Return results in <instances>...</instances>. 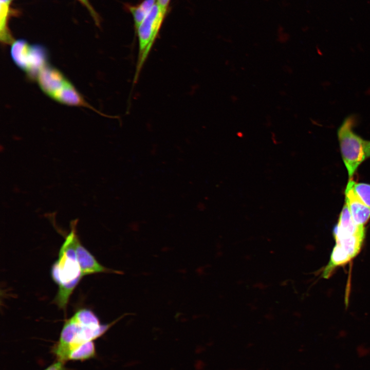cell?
I'll use <instances>...</instances> for the list:
<instances>
[{
	"label": "cell",
	"mask_w": 370,
	"mask_h": 370,
	"mask_svg": "<svg viewBox=\"0 0 370 370\" xmlns=\"http://www.w3.org/2000/svg\"><path fill=\"white\" fill-rule=\"evenodd\" d=\"M364 151L366 158L370 157V141L364 140Z\"/></svg>",
	"instance_id": "19"
},
{
	"label": "cell",
	"mask_w": 370,
	"mask_h": 370,
	"mask_svg": "<svg viewBox=\"0 0 370 370\" xmlns=\"http://www.w3.org/2000/svg\"><path fill=\"white\" fill-rule=\"evenodd\" d=\"M13 0H0V40L5 45L14 41L8 27L10 5Z\"/></svg>",
	"instance_id": "10"
},
{
	"label": "cell",
	"mask_w": 370,
	"mask_h": 370,
	"mask_svg": "<svg viewBox=\"0 0 370 370\" xmlns=\"http://www.w3.org/2000/svg\"><path fill=\"white\" fill-rule=\"evenodd\" d=\"M96 355L94 341L86 342L76 348L69 355L68 360L83 361L94 358Z\"/></svg>",
	"instance_id": "12"
},
{
	"label": "cell",
	"mask_w": 370,
	"mask_h": 370,
	"mask_svg": "<svg viewBox=\"0 0 370 370\" xmlns=\"http://www.w3.org/2000/svg\"><path fill=\"white\" fill-rule=\"evenodd\" d=\"M354 189L361 200L370 208V184L354 181Z\"/></svg>",
	"instance_id": "14"
},
{
	"label": "cell",
	"mask_w": 370,
	"mask_h": 370,
	"mask_svg": "<svg viewBox=\"0 0 370 370\" xmlns=\"http://www.w3.org/2000/svg\"><path fill=\"white\" fill-rule=\"evenodd\" d=\"M230 100L233 103H235L238 100V97L236 95H231L230 97Z\"/></svg>",
	"instance_id": "21"
},
{
	"label": "cell",
	"mask_w": 370,
	"mask_h": 370,
	"mask_svg": "<svg viewBox=\"0 0 370 370\" xmlns=\"http://www.w3.org/2000/svg\"><path fill=\"white\" fill-rule=\"evenodd\" d=\"M157 4V0H143L136 5H129L127 7L132 15L135 30L147 16Z\"/></svg>",
	"instance_id": "11"
},
{
	"label": "cell",
	"mask_w": 370,
	"mask_h": 370,
	"mask_svg": "<svg viewBox=\"0 0 370 370\" xmlns=\"http://www.w3.org/2000/svg\"><path fill=\"white\" fill-rule=\"evenodd\" d=\"M68 80L60 70L49 64L40 71L35 80L42 91L50 98Z\"/></svg>",
	"instance_id": "7"
},
{
	"label": "cell",
	"mask_w": 370,
	"mask_h": 370,
	"mask_svg": "<svg viewBox=\"0 0 370 370\" xmlns=\"http://www.w3.org/2000/svg\"><path fill=\"white\" fill-rule=\"evenodd\" d=\"M280 95L282 96H285L286 95V92L284 90H281L280 91Z\"/></svg>",
	"instance_id": "24"
},
{
	"label": "cell",
	"mask_w": 370,
	"mask_h": 370,
	"mask_svg": "<svg viewBox=\"0 0 370 370\" xmlns=\"http://www.w3.org/2000/svg\"><path fill=\"white\" fill-rule=\"evenodd\" d=\"M44 370H67L64 365V363L60 361H57L48 366Z\"/></svg>",
	"instance_id": "18"
},
{
	"label": "cell",
	"mask_w": 370,
	"mask_h": 370,
	"mask_svg": "<svg viewBox=\"0 0 370 370\" xmlns=\"http://www.w3.org/2000/svg\"><path fill=\"white\" fill-rule=\"evenodd\" d=\"M75 249L82 276L101 272L120 273L107 268L96 260L95 257L81 244L78 236L75 240Z\"/></svg>",
	"instance_id": "9"
},
{
	"label": "cell",
	"mask_w": 370,
	"mask_h": 370,
	"mask_svg": "<svg viewBox=\"0 0 370 370\" xmlns=\"http://www.w3.org/2000/svg\"><path fill=\"white\" fill-rule=\"evenodd\" d=\"M73 317L78 322L90 327H99L102 325L96 314L88 309H81Z\"/></svg>",
	"instance_id": "13"
},
{
	"label": "cell",
	"mask_w": 370,
	"mask_h": 370,
	"mask_svg": "<svg viewBox=\"0 0 370 370\" xmlns=\"http://www.w3.org/2000/svg\"><path fill=\"white\" fill-rule=\"evenodd\" d=\"M356 120L355 115L347 116L337 130L342 158L350 178L366 158L364 140L353 130Z\"/></svg>",
	"instance_id": "3"
},
{
	"label": "cell",
	"mask_w": 370,
	"mask_h": 370,
	"mask_svg": "<svg viewBox=\"0 0 370 370\" xmlns=\"http://www.w3.org/2000/svg\"><path fill=\"white\" fill-rule=\"evenodd\" d=\"M237 136L238 137L242 138V137L244 136V134H243V133L242 132H238L237 133Z\"/></svg>",
	"instance_id": "23"
},
{
	"label": "cell",
	"mask_w": 370,
	"mask_h": 370,
	"mask_svg": "<svg viewBox=\"0 0 370 370\" xmlns=\"http://www.w3.org/2000/svg\"><path fill=\"white\" fill-rule=\"evenodd\" d=\"M225 63L226 64V65H228L229 64V61L228 60H226Z\"/></svg>",
	"instance_id": "25"
},
{
	"label": "cell",
	"mask_w": 370,
	"mask_h": 370,
	"mask_svg": "<svg viewBox=\"0 0 370 370\" xmlns=\"http://www.w3.org/2000/svg\"><path fill=\"white\" fill-rule=\"evenodd\" d=\"M283 70L285 72H287V73H289V74H291V73H292V68H291V67H290L289 65H285L283 66Z\"/></svg>",
	"instance_id": "20"
},
{
	"label": "cell",
	"mask_w": 370,
	"mask_h": 370,
	"mask_svg": "<svg viewBox=\"0 0 370 370\" xmlns=\"http://www.w3.org/2000/svg\"><path fill=\"white\" fill-rule=\"evenodd\" d=\"M271 139H272L273 142L274 143L276 144L277 143V139H276V137L275 134L274 132H271Z\"/></svg>",
	"instance_id": "22"
},
{
	"label": "cell",
	"mask_w": 370,
	"mask_h": 370,
	"mask_svg": "<svg viewBox=\"0 0 370 370\" xmlns=\"http://www.w3.org/2000/svg\"><path fill=\"white\" fill-rule=\"evenodd\" d=\"M115 321L92 327L78 322L72 316L65 321L59 339L52 349L58 361H68L69 354L79 346L102 336Z\"/></svg>",
	"instance_id": "2"
},
{
	"label": "cell",
	"mask_w": 370,
	"mask_h": 370,
	"mask_svg": "<svg viewBox=\"0 0 370 370\" xmlns=\"http://www.w3.org/2000/svg\"><path fill=\"white\" fill-rule=\"evenodd\" d=\"M354 181L349 180L345 191L347 204L355 223L364 226L370 218V208L358 197L354 189Z\"/></svg>",
	"instance_id": "8"
},
{
	"label": "cell",
	"mask_w": 370,
	"mask_h": 370,
	"mask_svg": "<svg viewBox=\"0 0 370 370\" xmlns=\"http://www.w3.org/2000/svg\"><path fill=\"white\" fill-rule=\"evenodd\" d=\"M10 55L15 65L32 81L35 80L40 71L49 64V54L44 47L30 44L24 40H14L11 45Z\"/></svg>",
	"instance_id": "5"
},
{
	"label": "cell",
	"mask_w": 370,
	"mask_h": 370,
	"mask_svg": "<svg viewBox=\"0 0 370 370\" xmlns=\"http://www.w3.org/2000/svg\"><path fill=\"white\" fill-rule=\"evenodd\" d=\"M333 235L336 240L328 264L326 266L323 275L327 278L337 267L349 262L354 258L361 250L365 232L355 234L340 231L335 228Z\"/></svg>",
	"instance_id": "6"
},
{
	"label": "cell",
	"mask_w": 370,
	"mask_h": 370,
	"mask_svg": "<svg viewBox=\"0 0 370 370\" xmlns=\"http://www.w3.org/2000/svg\"><path fill=\"white\" fill-rule=\"evenodd\" d=\"M78 1H79L82 4H83L87 9V10L90 13V14L94 17L95 20H96V23L98 22H99L98 16H97V13L94 10L93 7L91 6L89 1L88 0H78Z\"/></svg>",
	"instance_id": "15"
},
{
	"label": "cell",
	"mask_w": 370,
	"mask_h": 370,
	"mask_svg": "<svg viewBox=\"0 0 370 370\" xmlns=\"http://www.w3.org/2000/svg\"><path fill=\"white\" fill-rule=\"evenodd\" d=\"M166 15L157 4L136 29L138 40V52L133 83L136 84L156 40Z\"/></svg>",
	"instance_id": "4"
},
{
	"label": "cell",
	"mask_w": 370,
	"mask_h": 370,
	"mask_svg": "<svg viewBox=\"0 0 370 370\" xmlns=\"http://www.w3.org/2000/svg\"><path fill=\"white\" fill-rule=\"evenodd\" d=\"M356 354L359 357L363 358L370 355V348L364 346H358L356 349Z\"/></svg>",
	"instance_id": "17"
},
{
	"label": "cell",
	"mask_w": 370,
	"mask_h": 370,
	"mask_svg": "<svg viewBox=\"0 0 370 370\" xmlns=\"http://www.w3.org/2000/svg\"><path fill=\"white\" fill-rule=\"evenodd\" d=\"M76 226V222H73L71 231L66 237L51 271L53 280L59 286L53 302L64 310L71 294L83 277L75 249Z\"/></svg>",
	"instance_id": "1"
},
{
	"label": "cell",
	"mask_w": 370,
	"mask_h": 370,
	"mask_svg": "<svg viewBox=\"0 0 370 370\" xmlns=\"http://www.w3.org/2000/svg\"><path fill=\"white\" fill-rule=\"evenodd\" d=\"M171 1V0H157V5L165 15L168 12Z\"/></svg>",
	"instance_id": "16"
}]
</instances>
